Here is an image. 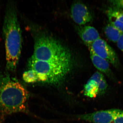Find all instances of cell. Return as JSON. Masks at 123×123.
<instances>
[{"instance_id": "9", "label": "cell", "mask_w": 123, "mask_h": 123, "mask_svg": "<svg viewBox=\"0 0 123 123\" xmlns=\"http://www.w3.org/2000/svg\"><path fill=\"white\" fill-rule=\"evenodd\" d=\"M77 30L80 37L88 47L100 38L98 31L93 27L88 25L80 26Z\"/></svg>"}, {"instance_id": "13", "label": "cell", "mask_w": 123, "mask_h": 123, "mask_svg": "<svg viewBox=\"0 0 123 123\" xmlns=\"http://www.w3.org/2000/svg\"><path fill=\"white\" fill-rule=\"evenodd\" d=\"M23 79L25 82L27 83L40 82L37 73L32 69H28L24 72L23 75Z\"/></svg>"}, {"instance_id": "12", "label": "cell", "mask_w": 123, "mask_h": 123, "mask_svg": "<svg viewBox=\"0 0 123 123\" xmlns=\"http://www.w3.org/2000/svg\"><path fill=\"white\" fill-rule=\"evenodd\" d=\"M105 34L110 41L116 43L123 34L118 29L111 24H107L104 29Z\"/></svg>"}, {"instance_id": "14", "label": "cell", "mask_w": 123, "mask_h": 123, "mask_svg": "<svg viewBox=\"0 0 123 123\" xmlns=\"http://www.w3.org/2000/svg\"><path fill=\"white\" fill-rule=\"evenodd\" d=\"M109 2L111 7L123 10V0H112Z\"/></svg>"}, {"instance_id": "5", "label": "cell", "mask_w": 123, "mask_h": 123, "mask_svg": "<svg viewBox=\"0 0 123 123\" xmlns=\"http://www.w3.org/2000/svg\"><path fill=\"white\" fill-rule=\"evenodd\" d=\"M89 47L95 55L106 60L116 68L120 66L119 61L116 52L103 39L99 38Z\"/></svg>"}, {"instance_id": "11", "label": "cell", "mask_w": 123, "mask_h": 123, "mask_svg": "<svg viewBox=\"0 0 123 123\" xmlns=\"http://www.w3.org/2000/svg\"><path fill=\"white\" fill-rule=\"evenodd\" d=\"M90 58L95 67L102 73L110 78H113V74L110 68V63L106 60L95 55L90 50Z\"/></svg>"}, {"instance_id": "6", "label": "cell", "mask_w": 123, "mask_h": 123, "mask_svg": "<svg viewBox=\"0 0 123 123\" xmlns=\"http://www.w3.org/2000/svg\"><path fill=\"white\" fill-rule=\"evenodd\" d=\"M123 112L118 109H111L80 115L77 118L93 123H113L115 119Z\"/></svg>"}, {"instance_id": "10", "label": "cell", "mask_w": 123, "mask_h": 123, "mask_svg": "<svg viewBox=\"0 0 123 123\" xmlns=\"http://www.w3.org/2000/svg\"><path fill=\"white\" fill-rule=\"evenodd\" d=\"M110 24L123 33V10L114 7H110L106 11Z\"/></svg>"}, {"instance_id": "4", "label": "cell", "mask_w": 123, "mask_h": 123, "mask_svg": "<svg viewBox=\"0 0 123 123\" xmlns=\"http://www.w3.org/2000/svg\"><path fill=\"white\" fill-rule=\"evenodd\" d=\"M27 65L28 69H33L37 73L40 82L56 85L68 74L72 68V62L43 61L31 57Z\"/></svg>"}, {"instance_id": "2", "label": "cell", "mask_w": 123, "mask_h": 123, "mask_svg": "<svg viewBox=\"0 0 123 123\" xmlns=\"http://www.w3.org/2000/svg\"><path fill=\"white\" fill-rule=\"evenodd\" d=\"M29 93L17 79L0 71V123L7 116L17 113H29Z\"/></svg>"}, {"instance_id": "7", "label": "cell", "mask_w": 123, "mask_h": 123, "mask_svg": "<svg viewBox=\"0 0 123 123\" xmlns=\"http://www.w3.org/2000/svg\"><path fill=\"white\" fill-rule=\"evenodd\" d=\"M107 85L103 75L97 72L88 80L84 87V95L90 98H94L102 94L106 90Z\"/></svg>"}, {"instance_id": "8", "label": "cell", "mask_w": 123, "mask_h": 123, "mask_svg": "<svg viewBox=\"0 0 123 123\" xmlns=\"http://www.w3.org/2000/svg\"><path fill=\"white\" fill-rule=\"evenodd\" d=\"M71 17L76 23L84 25L92 21V17L88 7L83 3L76 2L72 5Z\"/></svg>"}, {"instance_id": "1", "label": "cell", "mask_w": 123, "mask_h": 123, "mask_svg": "<svg viewBox=\"0 0 123 123\" xmlns=\"http://www.w3.org/2000/svg\"><path fill=\"white\" fill-rule=\"evenodd\" d=\"M2 33L5 47L6 69L14 72L21 56L23 39L17 8L11 1L6 5Z\"/></svg>"}, {"instance_id": "15", "label": "cell", "mask_w": 123, "mask_h": 123, "mask_svg": "<svg viewBox=\"0 0 123 123\" xmlns=\"http://www.w3.org/2000/svg\"><path fill=\"white\" fill-rule=\"evenodd\" d=\"M117 43L118 48L123 52V34L121 36Z\"/></svg>"}, {"instance_id": "3", "label": "cell", "mask_w": 123, "mask_h": 123, "mask_svg": "<svg viewBox=\"0 0 123 123\" xmlns=\"http://www.w3.org/2000/svg\"><path fill=\"white\" fill-rule=\"evenodd\" d=\"M33 59L50 62H72L68 49L57 40L47 36H37L35 39Z\"/></svg>"}]
</instances>
